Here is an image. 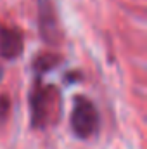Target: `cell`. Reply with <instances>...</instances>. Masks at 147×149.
<instances>
[{
    "label": "cell",
    "instance_id": "obj_3",
    "mask_svg": "<svg viewBox=\"0 0 147 149\" xmlns=\"http://www.w3.org/2000/svg\"><path fill=\"white\" fill-rule=\"evenodd\" d=\"M38 23H40V31H42V37L45 38V42L49 43L61 42L57 17H55L50 0H38Z\"/></svg>",
    "mask_w": 147,
    "mask_h": 149
},
{
    "label": "cell",
    "instance_id": "obj_2",
    "mask_svg": "<svg viewBox=\"0 0 147 149\" xmlns=\"http://www.w3.org/2000/svg\"><path fill=\"white\" fill-rule=\"evenodd\" d=\"M59 97L54 87H35L31 94V116H33V125L38 128L47 127L57 111Z\"/></svg>",
    "mask_w": 147,
    "mask_h": 149
},
{
    "label": "cell",
    "instance_id": "obj_1",
    "mask_svg": "<svg viewBox=\"0 0 147 149\" xmlns=\"http://www.w3.org/2000/svg\"><path fill=\"white\" fill-rule=\"evenodd\" d=\"M99 111L87 97H76L71 111V128L80 139H88L99 130Z\"/></svg>",
    "mask_w": 147,
    "mask_h": 149
},
{
    "label": "cell",
    "instance_id": "obj_4",
    "mask_svg": "<svg viewBox=\"0 0 147 149\" xmlns=\"http://www.w3.org/2000/svg\"><path fill=\"white\" fill-rule=\"evenodd\" d=\"M24 49V42L23 35L14 30V28H2L0 30V56L12 61L17 59L23 54Z\"/></svg>",
    "mask_w": 147,
    "mask_h": 149
},
{
    "label": "cell",
    "instance_id": "obj_5",
    "mask_svg": "<svg viewBox=\"0 0 147 149\" xmlns=\"http://www.w3.org/2000/svg\"><path fill=\"white\" fill-rule=\"evenodd\" d=\"M9 99L7 97H0V120H3L9 114Z\"/></svg>",
    "mask_w": 147,
    "mask_h": 149
}]
</instances>
